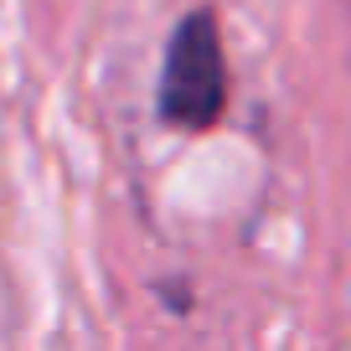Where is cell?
<instances>
[{
  "instance_id": "cell-1",
  "label": "cell",
  "mask_w": 351,
  "mask_h": 351,
  "mask_svg": "<svg viewBox=\"0 0 351 351\" xmlns=\"http://www.w3.org/2000/svg\"><path fill=\"white\" fill-rule=\"evenodd\" d=\"M228 109V57H222V26L217 11L197 5L176 21L171 47L160 62L155 114L171 130H212Z\"/></svg>"
}]
</instances>
